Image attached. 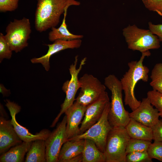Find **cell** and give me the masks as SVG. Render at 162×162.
I'll use <instances>...</instances> for the list:
<instances>
[{
  "label": "cell",
  "instance_id": "836d02e7",
  "mask_svg": "<svg viewBox=\"0 0 162 162\" xmlns=\"http://www.w3.org/2000/svg\"><path fill=\"white\" fill-rule=\"evenodd\" d=\"M82 154L72 158L67 162H82Z\"/></svg>",
  "mask_w": 162,
  "mask_h": 162
},
{
  "label": "cell",
  "instance_id": "cb8c5ba5",
  "mask_svg": "<svg viewBox=\"0 0 162 162\" xmlns=\"http://www.w3.org/2000/svg\"><path fill=\"white\" fill-rule=\"evenodd\" d=\"M151 141L130 138L127 144L126 152L127 154L136 152L147 151Z\"/></svg>",
  "mask_w": 162,
  "mask_h": 162
},
{
  "label": "cell",
  "instance_id": "d4e9b609",
  "mask_svg": "<svg viewBox=\"0 0 162 162\" xmlns=\"http://www.w3.org/2000/svg\"><path fill=\"white\" fill-rule=\"evenodd\" d=\"M147 94L151 103L158 110L160 116L162 118V94L153 89L148 91Z\"/></svg>",
  "mask_w": 162,
  "mask_h": 162
},
{
  "label": "cell",
  "instance_id": "ffe728a7",
  "mask_svg": "<svg viewBox=\"0 0 162 162\" xmlns=\"http://www.w3.org/2000/svg\"><path fill=\"white\" fill-rule=\"evenodd\" d=\"M82 154V162H106L104 153L98 148L94 142L89 139H84Z\"/></svg>",
  "mask_w": 162,
  "mask_h": 162
},
{
  "label": "cell",
  "instance_id": "f1b7e54d",
  "mask_svg": "<svg viewBox=\"0 0 162 162\" xmlns=\"http://www.w3.org/2000/svg\"><path fill=\"white\" fill-rule=\"evenodd\" d=\"M145 7L162 16V0H142Z\"/></svg>",
  "mask_w": 162,
  "mask_h": 162
},
{
  "label": "cell",
  "instance_id": "9c48e42d",
  "mask_svg": "<svg viewBox=\"0 0 162 162\" xmlns=\"http://www.w3.org/2000/svg\"><path fill=\"white\" fill-rule=\"evenodd\" d=\"M80 91L76 102L87 106L97 100L106 91V86L96 77L85 74L80 78Z\"/></svg>",
  "mask_w": 162,
  "mask_h": 162
},
{
  "label": "cell",
  "instance_id": "4fadbf2b",
  "mask_svg": "<svg viewBox=\"0 0 162 162\" xmlns=\"http://www.w3.org/2000/svg\"><path fill=\"white\" fill-rule=\"evenodd\" d=\"M129 116L130 118L150 127L157 123L160 117L158 110L147 97L142 98L139 106L129 113Z\"/></svg>",
  "mask_w": 162,
  "mask_h": 162
},
{
  "label": "cell",
  "instance_id": "83f0119b",
  "mask_svg": "<svg viewBox=\"0 0 162 162\" xmlns=\"http://www.w3.org/2000/svg\"><path fill=\"white\" fill-rule=\"evenodd\" d=\"M147 152L152 158L162 162V141H154L150 145Z\"/></svg>",
  "mask_w": 162,
  "mask_h": 162
},
{
  "label": "cell",
  "instance_id": "52a82bcc",
  "mask_svg": "<svg viewBox=\"0 0 162 162\" xmlns=\"http://www.w3.org/2000/svg\"><path fill=\"white\" fill-rule=\"evenodd\" d=\"M87 60L84 57L81 61L78 68H76L78 60V56L75 58L74 63L70 66L69 71L71 75L70 80L66 81L63 84L62 90L66 94V97L63 103L61 105L60 112L53 121L50 126L51 128L54 127L58 121L61 115L64 113L66 110L71 106L76 100L75 97L76 92L80 87V83L78 76L83 66L86 64Z\"/></svg>",
  "mask_w": 162,
  "mask_h": 162
},
{
  "label": "cell",
  "instance_id": "5bb4252c",
  "mask_svg": "<svg viewBox=\"0 0 162 162\" xmlns=\"http://www.w3.org/2000/svg\"><path fill=\"white\" fill-rule=\"evenodd\" d=\"M87 107L75 101L65 112L67 117L66 141L80 134L79 125L81 123Z\"/></svg>",
  "mask_w": 162,
  "mask_h": 162
},
{
  "label": "cell",
  "instance_id": "1f68e13d",
  "mask_svg": "<svg viewBox=\"0 0 162 162\" xmlns=\"http://www.w3.org/2000/svg\"><path fill=\"white\" fill-rule=\"evenodd\" d=\"M148 25L149 30L157 36L160 41L162 42V24L155 25L149 22Z\"/></svg>",
  "mask_w": 162,
  "mask_h": 162
},
{
  "label": "cell",
  "instance_id": "5b68a950",
  "mask_svg": "<svg viewBox=\"0 0 162 162\" xmlns=\"http://www.w3.org/2000/svg\"><path fill=\"white\" fill-rule=\"evenodd\" d=\"M130 138L125 127L112 128L104 152L106 162H126V150Z\"/></svg>",
  "mask_w": 162,
  "mask_h": 162
},
{
  "label": "cell",
  "instance_id": "8fae6325",
  "mask_svg": "<svg viewBox=\"0 0 162 162\" xmlns=\"http://www.w3.org/2000/svg\"><path fill=\"white\" fill-rule=\"evenodd\" d=\"M5 106L8 110L11 117V122L17 134L22 140L26 142H32L38 140H45L51 133L48 129H43L35 134H31L26 129L17 121L16 116L21 110L18 104L9 100H5Z\"/></svg>",
  "mask_w": 162,
  "mask_h": 162
},
{
  "label": "cell",
  "instance_id": "2e32d148",
  "mask_svg": "<svg viewBox=\"0 0 162 162\" xmlns=\"http://www.w3.org/2000/svg\"><path fill=\"white\" fill-rule=\"evenodd\" d=\"M22 140L18 136L12 125L11 120L0 117V154L21 143Z\"/></svg>",
  "mask_w": 162,
  "mask_h": 162
},
{
  "label": "cell",
  "instance_id": "6da1fadb",
  "mask_svg": "<svg viewBox=\"0 0 162 162\" xmlns=\"http://www.w3.org/2000/svg\"><path fill=\"white\" fill-rule=\"evenodd\" d=\"M76 0H37L35 13L34 26L41 32L56 26L62 14L70 6H79Z\"/></svg>",
  "mask_w": 162,
  "mask_h": 162
},
{
  "label": "cell",
  "instance_id": "8992f818",
  "mask_svg": "<svg viewBox=\"0 0 162 162\" xmlns=\"http://www.w3.org/2000/svg\"><path fill=\"white\" fill-rule=\"evenodd\" d=\"M5 32V37L11 50L16 53L20 52L28 45L31 32L29 19H14L7 26Z\"/></svg>",
  "mask_w": 162,
  "mask_h": 162
},
{
  "label": "cell",
  "instance_id": "f546056e",
  "mask_svg": "<svg viewBox=\"0 0 162 162\" xmlns=\"http://www.w3.org/2000/svg\"><path fill=\"white\" fill-rule=\"evenodd\" d=\"M19 0H0V12L12 11L16 9Z\"/></svg>",
  "mask_w": 162,
  "mask_h": 162
},
{
  "label": "cell",
  "instance_id": "7a4b0ae2",
  "mask_svg": "<svg viewBox=\"0 0 162 162\" xmlns=\"http://www.w3.org/2000/svg\"><path fill=\"white\" fill-rule=\"evenodd\" d=\"M151 54L149 50L142 53L139 60L129 62L128 70L120 80L124 94L125 104L128 106L132 111L136 109L141 102L135 96L134 91L136 84L140 80L147 82L148 80L149 70L143 62L145 57H148Z\"/></svg>",
  "mask_w": 162,
  "mask_h": 162
},
{
  "label": "cell",
  "instance_id": "4dcf8cb0",
  "mask_svg": "<svg viewBox=\"0 0 162 162\" xmlns=\"http://www.w3.org/2000/svg\"><path fill=\"white\" fill-rule=\"evenodd\" d=\"M154 141H162V119L151 127Z\"/></svg>",
  "mask_w": 162,
  "mask_h": 162
},
{
  "label": "cell",
  "instance_id": "ba28073f",
  "mask_svg": "<svg viewBox=\"0 0 162 162\" xmlns=\"http://www.w3.org/2000/svg\"><path fill=\"white\" fill-rule=\"evenodd\" d=\"M110 102L107 104L102 115L99 120L84 132L68 140L81 139L90 140L95 143L98 148L104 153L108 134L112 127L108 119Z\"/></svg>",
  "mask_w": 162,
  "mask_h": 162
},
{
  "label": "cell",
  "instance_id": "3957f363",
  "mask_svg": "<svg viewBox=\"0 0 162 162\" xmlns=\"http://www.w3.org/2000/svg\"><path fill=\"white\" fill-rule=\"evenodd\" d=\"M104 84L111 91V102L108 119L112 128L124 127L130 120L129 113L126 110L122 100V87L120 81L114 75L104 79Z\"/></svg>",
  "mask_w": 162,
  "mask_h": 162
},
{
  "label": "cell",
  "instance_id": "9a60e30c",
  "mask_svg": "<svg viewBox=\"0 0 162 162\" xmlns=\"http://www.w3.org/2000/svg\"><path fill=\"white\" fill-rule=\"evenodd\" d=\"M51 44H46L48 47L47 53L39 58H34L31 59L32 63L41 64L45 69L48 71L50 68V57L53 54L61 51L66 49L78 48L82 44L81 39L71 40H57Z\"/></svg>",
  "mask_w": 162,
  "mask_h": 162
},
{
  "label": "cell",
  "instance_id": "603a6c76",
  "mask_svg": "<svg viewBox=\"0 0 162 162\" xmlns=\"http://www.w3.org/2000/svg\"><path fill=\"white\" fill-rule=\"evenodd\" d=\"M150 83L153 89L162 94V63L156 64L153 68L150 76Z\"/></svg>",
  "mask_w": 162,
  "mask_h": 162
},
{
  "label": "cell",
  "instance_id": "7c38bea8",
  "mask_svg": "<svg viewBox=\"0 0 162 162\" xmlns=\"http://www.w3.org/2000/svg\"><path fill=\"white\" fill-rule=\"evenodd\" d=\"M109 101L108 93L105 91L97 100L87 106L80 127V134L99 120Z\"/></svg>",
  "mask_w": 162,
  "mask_h": 162
},
{
  "label": "cell",
  "instance_id": "d6986e66",
  "mask_svg": "<svg viewBox=\"0 0 162 162\" xmlns=\"http://www.w3.org/2000/svg\"><path fill=\"white\" fill-rule=\"evenodd\" d=\"M32 142L22 141L21 143L11 148L1 154L0 162H23L25 154L28 151Z\"/></svg>",
  "mask_w": 162,
  "mask_h": 162
},
{
  "label": "cell",
  "instance_id": "ac0fdd59",
  "mask_svg": "<svg viewBox=\"0 0 162 162\" xmlns=\"http://www.w3.org/2000/svg\"><path fill=\"white\" fill-rule=\"evenodd\" d=\"M125 128L130 138L150 141L153 140L151 127L145 125L132 118H130Z\"/></svg>",
  "mask_w": 162,
  "mask_h": 162
},
{
  "label": "cell",
  "instance_id": "7402d4cb",
  "mask_svg": "<svg viewBox=\"0 0 162 162\" xmlns=\"http://www.w3.org/2000/svg\"><path fill=\"white\" fill-rule=\"evenodd\" d=\"M26 162H46V147L45 141L42 140L32 142L26 153Z\"/></svg>",
  "mask_w": 162,
  "mask_h": 162
},
{
  "label": "cell",
  "instance_id": "e0dca14e",
  "mask_svg": "<svg viewBox=\"0 0 162 162\" xmlns=\"http://www.w3.org/2000/svg\"><path fill=\"white\" fill-rule=\"evenodd\" d=\"M84 139L67 140L60 151L58 162H67L72 158L82 153Z\"/></svg>",
  "mask_w": 162,
  "mask_h": 162
},
{
  "label": "cell",
  "instance_id": "277c9868",
  "mask_svg": "<svg viewBox=\"0 0 162 162\" xmlns=\"http://www.w3.org/2000/svg\"><path fill=\"white\" fill-rule=\"evenodd\" d=\"M128 48L142 53L160 47L158 37L149 30L138 28L136 25H129L123 29Z\"/></svg>",
  "mask_w": 162,
  "mask_h": 162
},
{
  "label": "cell",
  "instance_id": "484cf974",
  "mask_svg": "<svg viewBox=\"0 0 162 162\" xmlns=\"http://www.w3.org/2000/svg\"><path fill=\"white\" fill-rule=\"evenodd\" d=\"M147 151L136 152L127 154L126 162H152Z\"/></svg>",
  "mask_w": 162,
  "mask_h": 162
},
{
  "label": "cell",
  "instance_id": "4316f807",
  "mask_svg": "<svg viewBox=\"0 0 162 162\" xmlns=\"http://www.w3.org/2000/svg\"><path fill=\"white\" fill-rule=\"evenodd\" d=\"M12 50L10 47L5 37L2 33H0V62L4 59H10L11 57Z\"/></svg>",
  "mask_w": 162,
  "mask_h": 162
},
{
  "label": "cell",
  "instance_id": "30bf717a",
  "mask_svg": "<svg viewBox=\"0 0 162 162\" xmlns=\"http://www.w3.org/2000/svg\"><path fill=\"white\" fill-rule=\"evenodd\" d=\"M65 115L56 128L51 132L45 140L46 162H58V155L66 141Z\"/></svg>",
  "mask_w": 162,
  "mask_h": 162
},
{
  "label": "cell",
  "instance_id": "d6a6232c",
  "mask_svg": "<svg viewBox=\"0 0 162 162\" xmlns=\"http://www.w3.org/2000/svg\"><path fill=\"white\" fill-rule=\"evenodd\" d=\"M0 86V92L3 94V96L5 97L9 96L10 94V91L5 88L2 84H1Z\"/></svg>",
  "mask_w": 162,
  "mask_h": 162
},
{
  "label": "cell",
  "instance_id": "44dd1931",
  "mask_svg": "<svg viewBox=\"0 0 162 162\" xmlns=\"http://www.w3.org/2000/svg\"><path fill=\"white\" fill-rule=\"evenodd\" d=\"M67 10L64 14V17L62 23L58 28L53 27L48 34V39L50 41L54 42L57 40H71L76 39H81L83 37L82 35H76L72 34L67 28L66 23V18Z\"/></svg>",
  "mask_w": 162,
  "mask_h": 162
}]
</instances>
